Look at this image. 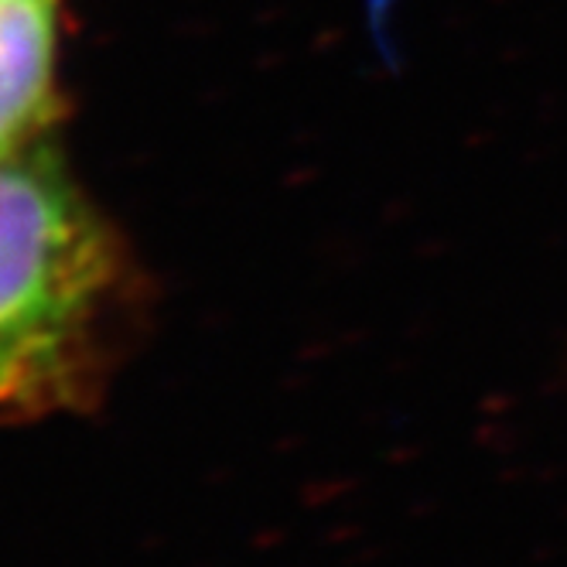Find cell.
<instances>
[{"instance_id":"6da1fadb","label":"cell","mask_w":567,"mask_h":567,"mask_svg":"<svg viewBox=\"0 0 567 567\" xmlns=\"http://www.w3.org/2000/svg\"><path fill=\"white\" fill-rule=\"evenodd\" d=\"M116 239L42 137L0 157V417L79 411L106 377Z\"/></svg>"},{"instance_id":"7a4b0ae2","label":"cell","mask_w":567,"mask_h":567,"mask_svg":"<svg viewBox=\"0 0 567 567\" xmlns=\"http://www.w3.org/2000/svg\"><path fill=\"white\" fill-rule=\"evenodd\" d=\"M59 0H0V157L42 137L55 110Z\"/></svg>"}]
</instances>
